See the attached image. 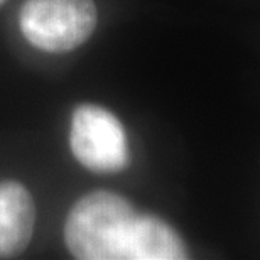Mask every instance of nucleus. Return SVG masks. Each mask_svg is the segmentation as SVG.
I'll use <instances>...</instances> for the list:
<instances>
[{"label":"nucleus","instance_id":"3","mask_svg":"<svg viewBox=\"0 0 260 260\" xmlns=\"http://www.w3.org/2000/svg\"><path fill=\"white\" fill-rule=\"evenodd\" d=\"M70 145L78 162L95 173H118L130 160L123 125L98 105H80L75 110Z\"/></svg>","mask_w":260,"mask_h":260},{"label":"nucleus","instance_id":"2","mask_svg":"<svg viewBox=\"0 0 260 260\" xmlns=\"http://www.w3.org/2000/svg\"><path fill=\"white\" fill-rule=\"evenodd\" d=\"M96 27L93 0H27L20 10L24 38L46 53L76 49Z\"/></svg>","mask_w":260,"mask_h":260},{"label":"nucleus","instance_id":"1","mask_svg":"<svg viewBox=\"0 0 260 260\" xmlns=\"http://www.w3.org/2000/svg\"><path fill=\"white\" fill-rule=\"evenodd\" d=\"M64 240L80 260H179L188 257L181 237L155 216L137 215L125 198L93 191L75 203Z\"/></svg>","mask_w":260,"mask_h":260},{"label":"nucleus","instance_id":"4","mask_svg":"<svg viewBox=\"0 0 260 260\" xmlns=\"http://www.w3.org/2000/svg\"><path fill=\"white\" fill-rule=\"evenodd\" d=\"M34 225L36 206L29 191L15 181L0 183V258L24 252Z\"/></svg>","mask_w":260,"mask_h":260},{"label":"nucleus","instance_id":"5","mask_svg":"<svg viewBox=\"0 0 260 260\" xmlns=\"http://www.w3.org/2000/svg\"><path fill=\"white\" fill-rule=\"evenodd\" d=\"M0 4H4V0H0Z\"/></svg>","mask_w":260,"mask_h":260}]
</instances>
